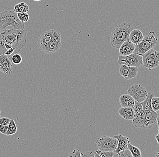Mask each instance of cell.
Instances as JSON below:
<instances>
[{"instance_id": "obj_5", "label": "cell", "mask_w": 159, "mask_h": 157, "mask_svg": "<svg viewBox=\"0 0 159 157\" xmlns=\"http://www.w3.org/2000/svg\"><path fill=\"white\" fill-rule=\"evenodd\" d=\"M158 42V39L156 33L153 31L149 32L144 37L143 41L139 44L135 46L134 52L143 55L157 44Z\"/></svg>"}, {"instance_id": "obj_35", "label": "cell", "mask_w": 159, "mask_h": 157, "mask_svg": "<svg viewBox=\"0 0 159 157\" xmlns=\"http://www.w3.org/2000/svg\"><path fill=\"white\" fill-rule=\"evenodd\" d=\"M113 157H119V155H118V154H115V155H114V156Z\"/></svg>"}, {"instance_id": "obj_14", "label": "cell", "mask_w": 159, "mask_h": 157, "mask_svg": "<svg viewBox=\"0 0 159 157\" xmlns=\"http://www.w3.org/2000/svg\"><path fill=\"white\" fill-rule=\"evenodd\" d=\"M135 49V45L128 40L123 43L119 47V52L121 56H129L134 52Z\"/></svg>"}, {"instance_id": "obj_12", "label": "cell", "mask_w": 159, "mask_h": 157, "mask_svg": "<svg viewBox=\"0 0 159 157\" xmlns=\"http://www.w3.org/2000/svg\"><path fill=\"white\" fill-rule=\"evenodd\" d=\"M12 63L7 56L0 55V71L3 73L9 74L12 71Z\"/></svg>"}, {"instance_id": "obj_18", "label": "cell", "mask_w": 159, "mask_h": 157, "mask_svg": "<svg viewBox=\"0 0 159 157\" xmlns=\"http://www.w3.org/2000/svg\"><path fill=\"white\" fill-rule=\"evenodd\" d=\"M154 95L152 92H149L148 93L147 97L143 101L141 102L143 107V110H152L151 107V100L154 97Z\"/></svg>"}, {"instance_id": "obj_10", "label": "cell", "mask_w": 159, "mask_h": 157, "mask_svg": "<svg viewBox=\"0 0 159 157\" xmlns=\"http://www.w3.org/2000/svg\"><path fill=\"white\" fill-rule=\"evenodd\" d=\"M53 32V29L46 31L40 35L38 41L40 49L46 53H47L48 46L52 40Z\"/></svg>"}, {"instance_id": "obj_25", "label": "cell", "mask_w": 159, "mask_h": 157, "mask_svg": "<svg viewBox=\"0 0 159 157\" xmlns=\"http://www.w3.org/2000/svg\"><path fill=\"white\" fill-rule=\"evenodd\" d=\"M133 108L134 113H135V115H139L143 110L142 104H141V103L139 101H135V104H134Z\"/></svg>"}, {"instance_id": "obj_33", "label": "cell", "mask_w": 159, "mask_h": 157, "mask_svg": "<svg viewBox=\"0 0 159 157\" xmlns=\"http://www.w3.org/2000/svg\"><path fill=\"white\" fill-rule=\"evenodd\" d=\"M81 157H94V153L92 151H87L81 153Z\"/></svg>"}, {"instance_id": "obj_27", "label": "cell", "mask_w": 159, "mask_h": 157, "mask_svg": "<svg viewBox=\"0 0 159 157\" xmlns=\"http://www.w3.org/2000/svg\"><path fill=\"white\" fill-rule=\"evenodd\" d=\"M17 17L22 22H26L29 20V15L27 12L17 13Z\"/></svg>"}, {"instance_id": "obj_24", "label": "cell", "mask_w": 159, "mask_h": 157, "mask_svg": "<svg viewBox=\"0 0 159 157\" xmlns=\"http://www.w3.org/2000/svg\"><path fill=\"white\" fill-rule=\"evenodd\" d=\"M11 59L12 63L16 65H19L22 61L21 56L18 53L13 54L11 56Z\"/></svg>"}, {"instance_id": "obj_38", "label": "cell", "mask_w": 159, "mask_h": 157, "mask_svg": "<svg viewBox=\"0 0 159 157\" xmlns=\"http://www.w3.org/2000/svg\"><path fill=\"white\" fill-rule=\"evenodd\" d=\"M2 30H1V29H0V34H1V33L2 32Z\"/></svg>"}, {"instance_id": "obj_30", "label": "cell", "mask_w": 159, "mask_h": 157, "mask_svg": "<svg viewBox=\"0 0 159 157\" xmlns=\"http://www.w3.org/2000/svg\"><path fill=\"white\" fill-rule=\"evenodd\" d=\"M11 119L7 117L0 118V125H8Z\"/></svg>"}, {"instance_id": "obj_16", "label": "cell", "mask_w": 159, "mask_h": 157, "mask_svg": "<svg viewBox=\"0 0 159 157\" xmlns=\"http://www.w3.org/2000/svg\"><path fill=\"white\" fill-rule=\"evenodd\" d=\"M135 100L129 94L121 95L119 97V103L122 107H133Z\"/></svg>"}, {"instance_id": "obj_9", "label": "cell", "mask_w": 159, "mask_h": 157, "mask_svg": "<svg viewBox=\"0 0 159 157\" xmlns=\"http://www.w3.org/2000/svg\"><path fill=\"white\" fill-rule=\"evenodd\" d=\"M128 94L131 96L135 101L142 102L147 97L148 91L142 85L134 84L132 85L127 90Z\"/></svg>"}, {"instance_id": "obj_36", "label": "cell", "mask_w": 159, "mask_h": 157, "mask_svg": "<svg viewBox=\"0 0 159 157\" xmlns=\"http://www.w3.org/2000/svg\"><path fill=\"white\" fill-rule=\"evenodd\" d=\"M159 152H158L157 153V155H156V156L155 157H159Z\"/></svg>"}, {"instance_id": "obj_11", "label": "cell", "mask_w": 159, "mask_h": 157, "mask_svg": "<svg viewBox=\"0 0 159 157\" xmlns=\"http://www.w3.org/2000/svg\"><path fill=\"white\" fill-rule=\"evenodd\" d=\"M61 46V38L59 32L53 30L52 40L48 46L47 54L54 53L57 52Z\"/></svg>"}, {"instance_id": "obj_13", "label": "cell", "mask_w": 159, "mask_h": 157, "mask_svg": "<svg viewBox=\"0 0 159 157\" xmlns=\"http://www.w3.org/2000/svg\"><path fill=\"white\" fill-rule=\"evenodd\" d=\"M114 137L116 138L118 140V142L117 148L114 151L115 154H119L120 152L127 150L128 144L130 143L129 138L128 137L124 136L122 135H114Z\"/></svg>"}, {"instance_id": "obj_20", "label": "cell", "mask_w": 159, "mask_h": 157, "mask_svg": "<svg viewBox=\"0 0 159 157\" xmlns=\"http://www.w3.org/2000/svg\"><path fill=\"white\" fill-rule=\"evenodd\" d=\"M127 149L130 151L133 157H142V153L140 149L131 145L130 143L128 144Z\"/></svg>"}, {"instance_id": "obj_17", "label": "cell", "mask_w": 159, "mask_h": 157, "mask_svg": "<svg viewBox=\"0 0 159 157\" xmlns=\"http://www.w3.org/2000/svg\"><path fill=\"white\" fill-rule=\"evenodd\" d=\"M119 115L126 120H133L135 117V113L133 107H121L119 110Z\"/></svg>"}, {"instance_id": "obj_31", "label": "cell", "mask_w": 159, "mask_h": 157, "mask_svg": "<svg viewBox=\"0 0 159 157\" xmlns=\"http://www.w3.org/2000/svg\"><path fill=\"white\" fill-rule=\"evenodd\" d=\"M68 157H81V153L79 150H75L70 154Z\"/></svg>"}, {"instance_id": "obj_4", "label": "cell", "mask_w": 159, "mask_h": 157, "mask_svg": "<svg viewBox=\"0 0 159 157\" xmlns=\"http://www.w3.org/2000/svg\"><path fill=\"white\" fill-rule=\"evenodd\" d=\"M9 26L14 29L25 30L24 23L19 19L17 13L14 11L5 10L0 12V29L4 31Z\"/></svg>"}, {"instance_id": "obj_8", "label": "cell", "mask_w": 159, "mask_h": 157, "mask_svg": "<svg viewBox=\"0 0 159 157\" xmlns=\"http://www.w3.org/2000/svg\"><path fill=\"white\" fill-rule=\"evenodd\" d=\"M143 64L144 67L151 71L159 65V55L157 51L152 49L143 56Z\"/></svg>"}, {"instance_id": "obj_3", "label": "cell", "mask_w": 159, "mask_h": 157, "mask_svg": "<svg viewBox=\"0 0 159 157\" xmlns=\"http://www.w3.org/2000/svg\"><path fill=\"white\" fill-rule=\"evenodd\" d=\"M133 124L136 128L142 129H151L158 123V114L152 110H143L139 115H135Z\"/></svg>"}, {"instance_id": "obj_23", "label": "cell", "mask_w": 159, "mask_h": 157, "mask_svg": "<svg viewBox=\"0 0 159 157\" xmlns=\"http://www.w3.org/2000/svg\"><path fill=\"white\" fill-rule=\"evenodd\" d=\"M115 153L114 152L103 151L97 150L94 154V157H113Z\"/></svg>"}, {"instance_id": "obj_19", "label": "cell", "mask_w": 159, "mask_h": 157, "mask_svg": "<svg viewBox=\"0 0 159 157\" xmlns=\"http://www.w3.org/2000/svg\"><path fill=\"white\" fill-rule=\"evenodd\" d=\"M29 9V7L25 3L21 2L15 6L13 11L16 13L27 12Z\"/></svg>"}, {"instance_id": "obj_28", "label": "cell", "mask_w": 159, "mask_h": 157, "mask_svg": "<svg viewBox=\"0 0 159 157\" xmlns=\"http://www.w3.org/2000/svg\"><path fill=\"white\" fill-rule=\"evenodd\" d=\"M129 68V66H127L125 65H120V67L119 69V74L125 79L126 78L128 75Z\"/></svg>"}, {"instance_id": "obj_39", "label": "cell", "mask_w": 159, "mask_h": 157, "mask_svg": "<svg viewBox=\"0 0 159 157\" xmlns=\"http://www.w3.org/2000/svg\"><path fill=\"white\" fill-rule=\"evenodd\" d=\"M0 115H1V110H0ZM0 118H1V115H0Z\"/></svg>"}, {"instance_id": "obj_15", "label": "cell", "mask_w": 159, "mask_h": 157, "mask_svg": "<svg viewBox=\"0 0 159 157\" xmlns=\"http://www.w3.org/2000/svg\"><path fill=\"white\" fill-rule=\"evenodd\" d=\"M143 35L140 30L133 29L129 34V40L136 46L143 41Z\"/></svg>"}, {"instance_id": "obj_37", "label": "cell", "mask_w": 159, "mask_h": 157, "mask_svg": "<svg viewBox=\"0 0 159 157\" xmlns=\"http://www.w3.org/2000/svg\"><path fill=\"white\" fill-rule=\"evenodd\" d=\"M34 1H35V2H38V1H41V0H34Z\"/></svg>"}, {"instance_id": "obj_21", "label": "cell", "mask_w": 159, "mask_h": 157, "mask_svg": "<svg viewBox=\"0 0 159 157\" xmlns=\"http://www.w3.org/2000/svg\"><path fill=\"white\" fill-rule=\"evenodd\" d=\"M17 132V126L13 118L11 119L9 124L8 125L7 135L9 136L14 135Z\"/></svg>"}, {"instance_id": "obj_22", "label": "cell", "mask_w": 159, "mask_h": 157, "mask_svg": "<svg viewBox=\"0 0 159 157\" xmlns=\"http://www.w3.org/2000/svg\"><path fill=\"white\" fill-rule=\"evenodd\" d=\"M139 72V69L136 67H129L128 75L126 80H132L136 77Z\"/></svg>"}, {"instance_id": "obj_1", "label": "cell", "mask_w": 159, "mask_h": 157, "mask_svg": "<svg viewBox=\"0 0 159 157\" xmlns=\"http://www.w3.org/2000/svg\"><path fill=\"white\" fill-rule=\"evenodd\" d=\"M26 30H5L0 34V55L7 56L11 59L13 54L17 53L26 43Z\"/></svg>"}, {"instance_id": "obj_2", "label": "cell", "mask_w": 159, "mask_h": 157, "mask_svg": "<svg viewBox=\"0 0 159 157\" xmlns=\"http://www.w3.org/2000/svg\"><path fill=\"white\" fill-rule=\"evenodd\" d=\"M134 29L133 26L127 22L117 25L112 30L110 36L111 46L119 49L121 45L129 40V34Z\"/></svg>"}, {"instance_id": "obj_34", "label": "cell", "mask_w": 159, "mask_h": 157, "mask_svg": "<svg viewBox=\"0 0 159 157\" xmlns=\"http://www.w3.org/2000/svg\"><path fill=\"white\" fill-rule=\"evenodd\" d=\"M155 138H156V140L157 141V142L158 144H159V133H158L157 135H156V136H155Z\"/></svg>"}, {"instance_id": "obj_6", "label": "cell", "mask_w": 159, "mask_h": 157, "mask_svg": "<svg viewBox=\"0 0 159 157\" xmlns=\"http://www.w3.org/2000/svg\"><path fill=\"white\" fill-rule=\"evenodd\" d=\"M96 145L99 150L103 151L114 152L118 145V140L116 138L103 136L98 138Z\"/></svg>"}, {"instance_id": "obj_29", "label": "cell", "mask_w": 159, "mask_h": 157, "mask_svg": "<svg viewBox=\"0 0 159 157\" xmlns=\"http://www.w3.org/2000/svg\"><path fill=\"white\" fill-rule=\"evenodd\" d=\"M118 155L119 157H133L130 151L128 149L120 152L119 154H118Z\"/></svg>"}, {"instance_id": "obj_7", "label": "cell", "mask_w": 159, "mask_h": 157, "mask_svg": "<svg viewBox=\"0 0 159 157\" xmlns=\"http://www.w3.org/2000/svg\"><path fill=\"white\" fill-rule=\"evenodd\" d=\"M143 56L133 52L128 56H120L118 57V63L119 65H125L127 66L139 68L143 64Z\"/></svg>"}, {"instance_id": "obj_26", "label": "cell", "mask_w": 159, "mask_h": 157, "mask_svg": "<svg viewBox=\"0 0 159 157\" xmlns=\"http://www.w3.org/2000/svg\"><path fill=\"white\" fill-rule=\"evenodd\" d=\"M151 107L154 111H158L159 110V98L153 97L151 100Z\"/></svg>"}, {"instance_id": "obj_32", "label": "cell", "mask_w": 159, "mask_h": 157, "mask_svg": "<svg viewBox=\"0 0 159 157\" xmlns=\"http://www.w3.org/2000/svg\"><path fill=\"white\" fill-rule=\"evenodd\" d=\"M8 125H0V133L3 135H7V132Z\"/></svg>"}]
</instances>
